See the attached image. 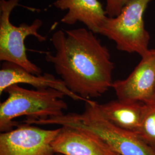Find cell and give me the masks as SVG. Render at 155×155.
<instances>
[{
	"mask_svg": "<svg viewBox=\"0 0 155 155\" xmlns=\"http://www.w3.org/2000/svg\"><path fill=\"white\" fill-rule=\"evenodd\" d=\"M51 41L55 52H47L45 60L72 93L88 100L112 87L114 63L93 32L86 28L58 30Z\"/></svg>",
	"mask_w": 155,
	"mask_h": 155,
	"instance_id": "1",
	"label": "cell"
},
{
	"mask_svg": "<svg viewBox=\"0 0 155 155\" xmlns=\"http://www.w3.org/2000/svg\"><path fill=\"white\" fill-rule=\"evenodd\" d=\"M85 102L82 113H68L45 120H31L32 125H59L77 128L94 134L102 139L120 155H155V150L135 132L124 129L101 115L96 102Z\"/></svg>",
	"mask_w": 155,
	"mask_h": 155,
	"instance_id": "2",
	"label": "cell"
},
{
	"mask_svg": "<svg viewBox=\"0 0 155 155\" xmlns=\"http://www.w3.org/2000/svg\"><path fill=\"white\" fill-rule=\"evenodd\" d=\"M8 98L0 104V130L5 132L18 125L15 120L27 117L28 120H45L63 115L67 105L66 96L53 89L29 90L13 84L5 90Z\"/></svg>",
	"mask_w": 155,
	"mask_h": 155,
	"instance_id": "3",
	"label": "cell"
},
{
	"mask_svg": "<svg viewBox=\"0 0 155 155\" xmlns=\"http://www.w3.org/2000/svg\"><path fill=\"white\" fill-rule=\"evenodd\" d=\"M152 0H130L118 15L107 17L98 33L113 41L117 48L140 56L149 51L150 35L145 27L144 13Z\"/></svg>",
	"mask_w": 155,
	"mask_h": 155,
	"instance_id": "4",
	"label": "cell"
},
{
	"mask_svg": "<svg viewBox=\"0 0 155 155\" xmlns=\"http://www.w3.org/2000/svg\"><path fill=\"white\" fill-rule=\"evenodd\" d=\"M21 0H0V61L17 64L36 75L41 74V68L28 59L25 41L30 36L40 42L46 38L39 33L43 21L35 19L31 24L22 23L14 25L10 20L13 10Z\"/></svg>",
	"mask_w": 155,
	"mask_h": 155,
	"instance_id": "5",
	"label": "cell"
},
{
	"mask_svg": "<svg viewBox=\"0 0 155 155\" xmlns=\"http://www.w3.org/2000/svg\"><path fill=\"white\" fill-rule=\"evenodd\" d=\"M61 127L45 129L24 123L0 134V155H54L52 143Z\"/></svg>",
	"mask_w": 155,
	"mask_h": 155,
	"instance_id": "6",
	"label": "cell"
},
{
	"mask_svg": "<svg viewBox=\"0 0 155 155\" xmlns=\"http://www.w3.org/2000/svg\"><path fill=\"white\" fill-rule=\"evenodd\" d=\"M127 78L113 82L118 100L148 104L155 101V49L149 50Z\"/></svg>",
	"mask_w": 155,
	"mask_h": 155,
	"instance_id": "7",
	"label": "cell"
},
{
	"mask_svg": "<svg viewBox=\"0 0 155 155\" xmlns=\"http://www.w3.org/2000/svg\"><path fill=\"white\" fill-rule=\"evenodd\" d=\"M52 147L62 155H120L97 135L67 127H61Z\"/></svg>",
	"mask_w": 155,
	"mask_h": 155,
	"instance_id": "8",
	"label": "cell"
},
{
	"mask_svg": "<svg viewBox=\"0 0 155 155\" xmlns=\"http://www.w3.org/2000/svg\"><path fill=\"white\" fill-rule=\"evenodd\" d=\"M27 84L37 89H53L63 93L75 101L88 100L71 91L61 79H58L50 74L36 75L17 64L5 62L0 70V94L13 84Z\"/></svg>",
	"mask_w": 155,
	"mask_h": 155,
	"instance_id": "9",
	"label": "cell"
},
{
	"mask_svg": "<svg viewBox=\"0 0 155 155\" xmlns=\"http://www.w3.org/2000/svg\"><path fill=\"white\" fill-rule=\"evenodd\" d=\"M53 5L61 11H67L61 19L62 23L71 25L82 22L94 33H98L107 17L98 0H56Z\"/></svg>",
	"mask_w": 155,
	"mask_h": 155,
	"instance_id": "10",
	"label": "cell"
},
{
	"mask_svg": "<svg viewBox=\"0 0 155 155\" xmlns=\"http://www.w3.org/2000/svg\"><path fill=\"white\" fill-rule=\"evenodd\" d=\"M101 115L124 129L137 133L143 120L146 105L142 102L118 100L104 104L96 102Z\"/></svg>",
	"mask_w": 155,
	"mask_h": 155,
	"instance_id": "11",
	"label": "cell"
},
{
	"mask_svg": "<svg viewBox=\"0 0 155 155\" xmlns=\"http://www.w3.org/2000/svg\"><path fill=\"white\" fill-rule=\"evenodd\" d=\"M145 105L143 120L136 133L155 150V101Z\"/></svg>",
	"mask_w": 155,
	"mask_h": 155,
	"instance_id": "12",
	"label": "cell"
},
{
	"mask_svg": "<svg viewBox=\"0 0 155 155\" xmlns=\"http://www.w3.org/2000/svg\"><path fill=\"white\" fill-rule=\"evenodd\" d=\"M130 0H106V13L107 17H114L120 14L122 8Z\"/></svg>",
	"mask_w": 155,
	"mask_h": 155,
	"instance_id": "13",
	"label": "cell"
},
{
	"mask_svg": "<svg viewBox=\"0 0 155 155\" xmlns=\"http://www.w3.org/2000/svg\"><path fill=\"white\" fill-rule=\"evenodd\" d=\"M61 155V154H58V153H56V154H55V155Z\"/></svg>",
	"mask_w": 155,
	"mask_h": 155,
	"instance_id": "14",
	"label": "cell"
}]
</instances>
